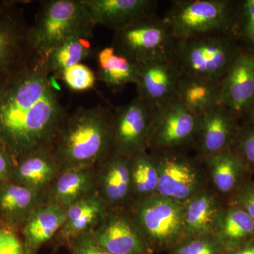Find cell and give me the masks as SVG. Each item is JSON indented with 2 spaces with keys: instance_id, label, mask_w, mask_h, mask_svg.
I'll list each match as a JSON object with an SVG mask.
<instances>
[{
  "instance_id": "f546056e",
  "label": "cell",
  "mask_w": 254,
  "mask_h": 254,
  "mask_svg": "<svg viewBox=\"0 0 254 254\" xmlns=\"http://www.w3.org/2000/svg\"><path fill=\"white\" fill-rule=\"evenodd\" d=\"M226 249L215 235L187 237L168 254H226Z\"/></svg>"
},
{
  "instance_id": "7c38bea8",
  "label": "cell",
  "mask_w": 254,
  "mask_h": 254,
  "mask_svg": "<svg viewBox=\"0 0 254 254\" xmlns=\"http://www.w3.org/2000/svg\"><path fill=\"white\" fill-rule=\"evenodd\" d=\"M92 233L97 243L112 254H153L128 208H108Z\"/></svg>"
},
{
  "instance_id": "9a60e30c",
  "label": "cell",
  "mask_w": 254,
  "mask_h": 254,
  "mask_svg": "<svg viewBox=\"0 0 254 254\" xmlns=\"http://www.w3.org/2000/svg\"><path fill=\"white\" fill-rule=\"evenodd\" d=\"M96 186L108 208H128L133 201L131 158L112 150L96 166Z\"/></svg>"
},
{
  "instance_id": "8992f818",
  "label": "cell",
  "mask_w": 254,
  "mask_h": 254,
  "mask_svg": "<svg viewBox=\"0 0 254 254\" xmlns=\"http://www.w3.org/2000/svg\"><path fill=\"white\" fill-rule=\"evenodd\" d=\"M127 208L152 254L168 252L186 239L185 203L154 195Z\"/></svg>"
},
{
  "instance_id": "ba28073f",
  "label": "cell",
  "mask_w": 254,
  "mask_h": 254,
  "mask_svg": "<svg viewBox=\"0 0 254 254\" xmlns=\"http://www.w3.org/2000/svg\"><path fill=\"white\" fill-rule=\"evenodd\" d=\"M176 42L164 18L155 14L115 31L112 46L119 54L140 64L174 57Z\"/></svg>"
},
{
  "instance_id": "7a4b0ae2",
  "label": "cell",
  "mask_w": 254,
  "mask_h": 254,
  "mask_svg": "<svg viewBox=\"0 0 254 254\" xmlns=\"http://www.w3.org/2000/svg\"><path fill=\"white\" fill-rule=\"evenodd\" d=\"M113 111L101 105L68 115L52 152L60 170L95 168L112 151Z\"/></svg>"
},
{
  "instance_id": "1f68e13d",
  "label": "cell",
  "mask_w": 254,
  "mask_h": 254,
  "mask_svg": "<svg viewBox=\"0 0 254 254\" xmlns=\"http://www.w3.org/2000/svg\"><path fill=\"white\" fill-rule=\"evenodd\" d=\"M61 76L66 86L74 91L91 89L94 87L97 80L93 70L81 63L66 68Z\"/></svg>"
},
{
  "instance_id": "7402d4cb",
  "label": "cell",
  "mask_w": 254,
  "mask_h": 254,
  "mask_svg": "<svg viewBox=\"0 0 254 254\" xmlns=\"http://www.w3.org/2000/svg\"><path fill=\"white\" fill-rule=\"evenodd\" d=\"M108 210V205L97 192L80 200L66 209V218L54 240L67 245L75 237L93 232Z\"/></svg>"
},
{
  "instance_id": "2e32d148",
  "label": "cell",
  "mask_w": 254,
  "mask_h": 254,
  "mask_svg": "<svg viewBox=\"0 0 254 254\" xmlns=\"http://www.w3.org/2000/svg\"><path fill=\"white\" fill-rule=\"evenodd\" d=\"M254 101V51L243 48L220 81V103L242 120Z\"/></svg>"
},
{
  "instance_id": "8d00e7d4",
  "label": "cell",
  "mask_w": 254,
  "mask_h": 254,
  "mask_svg": "<svg viewBox=\"0 0 254 254\" xmlns=\"http://www.w3.org/2000/svg\"><path fill=\"white\" fill-rule=\"evenodd\" d=\"M14 165V160L0 145V185L11 181Z\"/></svg>"
},
{
  "instance_id": "3957f363",
  "label": "cell",
  "mask_w": 254,
  "mask_h": 254,
  "mask_svg": "<svg viewBox=\"0 0 254 254\" xmlns=\"http://www.w3.org/2000/svg\"><path fill=\"white\" fill-rule=\"evenodd\" d=\"M96 25L83 0H47L30 27L32 52L46 58L52 50L71 38L89 40Z\"/></svg>"
},
{
  "instance_id": "836d02e7",
  "label": "cell",
  "mask_w": 254,
  "mask_h": 254,
  "mask_svg": "<svg viewBox=\"0 0 254 254\" xmlns=\"http://www.w3.org/2000/svg\"><path fill=\"white\" fill-rule=\"evenodd\" d=\"M0 254H31L20 232L0 225Z\"/></svg>"
},
{
  "instance_id": "5bb4252c",
  "label": "cell",
  "mask_w": 254,
  "mask_h": 254,
  "mask_svg": "<svg viewBox=\"0 0 254 254\" xmlns=\"http://www.w3.org/2000/svg\"><path fill=\"white\" fill-rule=\"evenodd\" d=\"M240 125V118L225 106L214 107L198 118L193 153L203 159L232 146Z\"/></svg>"
},
{
  "instance_id": "ac0fdd59",
  "label": "cell",
  "mask_w": 254,
  "mask_h": 254,
  "mask_svg": "<svg viewBox=\"0 0 254 254\" xmlns=\"http://www.w3.org/2000/svg\"><path fill=\"white\" fill-rule=\"evenodd\" d=\"M93 22L118 31L150 15L156 14L155 0H83Z\"/></svg>"
},
{
  "instance_id": "e575fe53",
  "label": "cell",
  "mask_w": 254,
  "mask_h": 254,
  "mask_svg": "<svg viewBox=\"0 0 254 254\" xmlns=\"http://www.w3.org/2000/svg\"><path fill=\"white\" fill-rule=\"evenodd\" d=\"M67 247L71 254H112L97 243L92 232L75 237Z\"/></svg>"
},
{
  "instance_id": "4fadbf2b",
  "label": "cell",
  "mask_w": 254,
  "mask_h": 254,
  "mask_svg": "<svg viewBox=\"0 0 254 254\" xmlns=\"http://www.w3.org/2000/svg\"><path fill=\"white\" fill-rule=\"evenodd\" d=\"M138 66L137 96L153 108L175 99L182 73L175 57L150 60Z\"/></svg>"
},
{
  "instance_id": "f1b7e54d",
  "label": "cell",
  "mask_w": 254,
  "mask_h": 254,
  "mask_svg": "<svg viewBox=\"0 0 254 254\" xmlns=\"http://www.w3.org/2000/svg\"><path fill=\"white\" fill-rule=\"evenodd\" d=\"M133 201L158 195V175L154 160L148 150L131 158Z\"/></svg>"
},
{
  "instance_id": "d4e9b609",
  "label": "cell",
  "mask_w": 254,
  "mask_h": 254,
  "mask_svg": "<svg viewBox=\"0 0 254 254\" xmlns=\"http://www.w3.org/2000/svg\"><path fill=\"white\" fill-rule=\"evenodd\" d=\"M220 81L182 75L175 99L199 118L220 104Z\"/></svg>"
},
{
  "instance_id": "d590c367",
  "label": "cell",
  "mask_w": 254,
  "mask_h": 254,
  "mask_svg": "<svg viewBox=\"0 0 254 254\" xmlns=\"http://www.w3.org/2000/svg\"><path fill=\"white\" fill-rule=\"evenodd\" d=\"M227 203L239 205L243 208L254 222V182L252 179L247 182Z\"/></svg>"
},
{
  "instance_id": "d6986e66",
  "label": "cell",
  "mask_w": 254,
  "mask_h": 254,
  "mask_svg": "<svg viewBox=\"0 0 254 254\" xmlns=\"http://www.w3.org/2000/svg\"><path fill=\"white\" fill-rule=\"evenodd\" d=\"M96 192V167L63 170L46 190L44 203L67 209Z\"/></svg>"
},
{
  "instance_id": "ffe728a7",
  "label": "cell",
  "mask_w": 254,
  "mask_h": 254,
  "mask_svg": "<svg viewBox=\"0 0 254 254\" xmlns=\"http://www.w3.org/2000/svg\"><path fill=\"white\" fill-rule=\"evenodd\" d=\"M45 202V194L10 181L0 185V225L20 232L24 222Z\"/></svg>"
},
{
  "instance_id": "f35d334b",
  "label": "cell",
  "mask_w": 254,
  "mask_h": 254,
  "mask_svg": "<svg viewBox=\"0 0 254 254\" xmlns=\"http://www.w3.org/2000/svg\"><path fill=\"white\" fill-rule=\"evenodd\" d=\"M241 122L254 123V101L242 117Z\"/></svg>"
},
{
  "instance_id": "cb8c5ba5",
  "label": "cell",
  "mask_w": 254,
  "mask_h": 254,
  "mask_svg": "<svg viewBox=\"0 0 254 254\" xmlns=\"http://www.w3.org/2000/svg\"><path fill=\"white\" fill-rule=\"evenodd\" d=\"M66 215V209L46 203L31 213L20 231L30 253L36 254L42 246L54 240L63 226Z\"/></svg>"
},
{
  "instance_id": "8fae6325",
  "label": "cell",
  "mask_w": 254,
  "mask_h": 254,
  "mask_svg": "<svg viewBox=\"0 0 254 254\" xmlns=\"http://www.w3.org/2000/svg\"><path fill=\"white\" fill-rule=\"evenodd\" d=\"M155 108L136 96L113 111L112 150L133 158L148 150V138Z\"/></svg>"
},
{
  "instance_id": "4316f807",
  "label": "cell",
  "mask_w": 254,
  "mask_h": 254,
  "mask_svg": "<svg viewBox=\"0 0 254 254\" xmlns=\"http://www.w3.org/2000/svg\"><path fill=\"white\" fill-rule=\"evenodd\" d=\"M97 79L108 86L120 88L136 85L139 73L138 64L119 54L113 46L105 47L97 55Z\"/></svg>"
},
{
  "instance_id": "277c9868",
  "label": "cell",
  "mask_w": 254,
  "mask_h": 254,
  "mask_svg": "<svg viewBox=\"0 0 254 254\" xmlns=\"http://www.w3.org/2000/svg\"><path fill=\"white\" fill-rule=\"evenodd\" d=\"M243 49L233 32L177 41L175 57L182 75L220 81Z\"/></svg>"
},
{
  "instance_id": "4dcf8cb0",
  "label": "cell",
  "mask_w": 254,
  "mask_h": 254,
  "mask_svg": "<svg viewBox=\"0 0 254 254\" xmlns=\"http://www.w3.org/2000/svg\"><path fill=\"white\" fill-rule=\"evenodd\" d=\"M235 33L243 48L254 51V0L238 1Z\"/></svg>"
},
{
  "instance_id": "9c48e42d",
  "label": "cell",
  "mask_w": 254,
  "mask_h": 254,
  "mask_svg": "<svg viewBox=\"0 0 254 254\" xmlns=\"http://www.w3.org/2000/svg\"><path fill=\"white\" fill-rule=\"evenodd\" d=\"M16 1H0V89L29 64L34 57L30 27Z\"/></svg>"
},
{
  "instance_id": "6da1fadb",
  "label": "cell",
  "mask_w": 254,
  "mask_h": 254,
  "mask_svg": "<svg viewBox=\"0 0 254 254\" xmlns=\"http://www.w3.org/2000/svg\"><path fill=\"white\" fill-rule=\"evenodd\" d=\"M46 58L34 55L0 89V145L14 163L52 149L67 118L50 78Z\"/></svg>"
},
{
  "instance_id": "603a6c76",
  "label": "cell",
  "mask_w": 254,
  "mask_h": 254,
  "mask_svg": "<svg viewBox=\"0 0 254 254\" xmlns=\"http://www.w3.org/2000/svg\"><path fill=\"white\" fill-rule=\"evenodd\" d=\"M60 171L52 149L42 150L14 163L11 181L45 194Z\"/></svg>"
},
{
  "instance_id": "52a82bcc",
  "label": "cell",
  "mask_w": 254,
  "mask_h": 254,
  "mask_svg": "<svg viewBox=\"0 0 254 254\" xmlns=\"http://www.w3.org/2000/svg\"><path fill=\"white\" fill-rule=\"evenodd\" d=\"M158 175V195L185 203L208 187L201 159L190 150L149 152Z\"/></svg>"
},
{
  "instance_id": "5b68a950",
  "label": "cell",
  "mask_w": 254,
  "mask_h": 254,
  "mask_svg": "<svg viewBox=\"0 0 254 254\" xmlns=\"http://www.w3.org/2000/svg\"><path fill=\"white\" fill-rule=\"evenodd\" d=\"M237 5L231 0H175L163 18L177 41L235 33Z\"/></svg>"
},
{
  "instance_id": "d6a6232c",
  "label": "cell",
  "mask_w": 254,
  "mask_h": 254,
  "mask_svg": "<svg viewBox=\"0 0 254 254\" xmlns=\"http://www.w3.org/2000/svg\"><path fill=\"white\" fill-rule=\"evenodd\" d=\"M232 146L250 171L254 173V123L241 122L240 128Z\"/></svg>"
},
{
  "instance_id": "44dd1931",
  "label": "cell",
  "mask_w": 254,
  "mask_h": 254,
  "mask_svg": "<svg viewBox=\"0 0 254 254\" xmlns=\"http://www.w3.org/2000/svg\"><path fill=\"white\" fill-rule=\"evenodd\" d=\"M226 205L221 197L207 187L185 203L186 238L215 235L217 224Z\"/></svg>"
},
{
  "instance_id": "30bf717a",
  "label": "cell",
  "mask_w": 254,
  "mask_h": 254,
  "mask_svg": "<svg viewBox=\"0 0 254 254\" xmlns=\"http://www.w3.org/2000/svg\"><path fill=\"white\" fill-rule=\"evenodd\" d=\"M198 118L176 99L155 108L148 138V151L192 150Z\"/></svg>"
},
{
  "instance_id": "74e56055",
  "label": "cell",
  "mask_w": 254,
  "mask_h": 254,
  "mask_svg": "<svg viewBox=\"0 0 254 254\" xmlns=\"http://www.w3.org/2000/svg\"><path fill=\"white\" fill-rule=\"evenodd\" d=\"M226 254H254V239L238 248L227 251Z\"/></svg>"
},
{
  "instance_id": "484cf974",
  "label": "cell",
  "mask_w": 254,
  "mask_h": 254,
  "mask_svg": "<svg viewBox=\"0 0 254 254\" xmlns=\"http://www.w3.org/2000/svg\"><path fill=\"white\" fill-rule=\"evenodd\" d=\"M215 235L227 251L235 250L254 239V222L243 208L226 203Z\"/></svg>"
},
{
  "instance_id": "e0dca14e",
  "label": "cell",
  "mask_w": 254,
  "mask_h": 254,
  "mask_svg": "<svg viewBox=\"0 0 254 254\" xmlns=\"http://www.w3.org/2000/svg\"><path fill=\"white\" fill-rule=\"evenodd\" d=\"M201 160L208 186L226 203L252 180L253 173L233 146Z\"/></svg>"
},
{
  "instance_id": "83f0119b",
  "label": "cell",
  "mask_w": 254,
  "mask_h": 254,
  "mask_svg": "<svg viewBox=\"0 0 254 254\" xmlns=\"http://www.w3.org/2000/svg\"><path fill=\"white\" fill-rule=\"evenodd\" d=\"M92 53L88 40L71 38L48 53L46 57L47 66L50 73L61 76L65 69L81 63L89 58Z\"/></svg>"
}]
</instances>
